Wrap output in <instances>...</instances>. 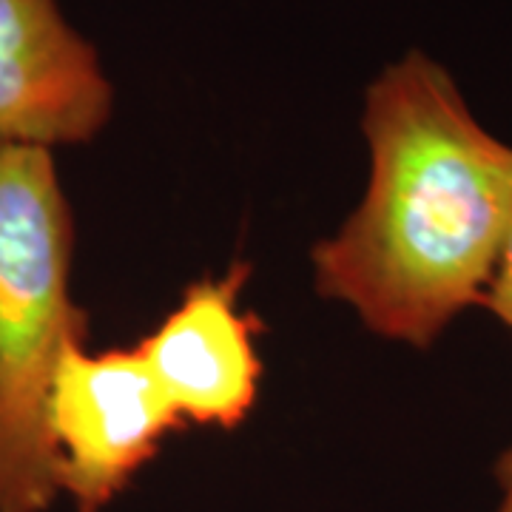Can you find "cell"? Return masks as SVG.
<instances>
[{"instance_id": "2", "label": "cell", "mask_w": 512, "mask_h": 512, "mask_svg": "<svg viewBox=\"0 0 512 512\" xmlns=\"http://www.w3.org/2000/svg\"><path fill=\"white\" fill-rule=\"evenodd\" d=\"M72 256L55 151L0 146V512H49L60 501L46 396L66 348L89 342Z\"/></svg>"}, {"instance_id": "6", "label": "cell", "mask_w": 512, "mask_h": 512, "mask_svg": "<svg viewBox=\"0 0 512 512\" xmlns=\"http://www.w3.org/2000/svg\"><path fill=\"white\" fill-rule=\"evenodd\" d=\"M481 305L512 333V217L510 225H507V234H504V242H501V251H498L493 279H490V285L484 291Z\"/></svg>"}, {"instance_id": "5", "label": "cell", "mask_w": 512, "mask_h": 512, "mask_svg": "<svg viewBox=\"0 0 512 512\" xmlns=\"http://www.w3.org/2000/svg\"><path fill=\"white\" fill-rule=\"evenodd\" d=\"M248 262L191 282L163 322L137 342L151 376L183 424L237 430L254 410L262 379L256 319L242 311Z\"/></svg>"}, {"instance_id": "4", "label": "cell", "mask_w": 512, "mask_h": 512, "mask_svg": "<svg viewBox=\"0 0 512 512\" xmlns=\"http://www.w3.org/2000/svg\"><path fill=\"white\" fill-rule=\"evenodd\" d=\"M111 114L114 83L60 0H0V146H86Z\"/></svg>"}, {"instance_id": "7", "label": "cell", "mask_w": 512, "mask_h": 512, "mask_svg": "<svg viewBox=\"0 0 512 512\" xmlns=\"http://www.w3.org/2000/svg\"><path fill=\"white\" fill-rule=\"evenodd\" d=\"M495 481H498V507L495 512H512V447L498 458L495 464Z\"/></svg>"}, {"instance_id": "3", "label": "cell", "mask_w": 512, "mask_h": 512, "mask_svg": "<svg viewBox=\"0 0 512 512\" xmlns=\"http://www.w3.org/2000/svg\"><path fill=\"white\" fill-rule=\"evenodd\" d=\"M180 427L137 345L97 353L89 342L69 345L46 396L60 501L74 512H106Z\"/></svg>"}, {"instance_id": "1", "label": "cell", "mask_w": 512, "mask_h": 512, "mask_svg": "<svg viewBox=\"0 0 512 512\" xmlns=\"http://www.w3.org/2000/svg\"><path fill=\"white\" fill-rule=\"evenodd\" d=\"M362 134L365 197L313 245V285L370 333L424 350L493 279L512 217V146L421 49L373 77Z\"/></svg>"}]
</instances>
